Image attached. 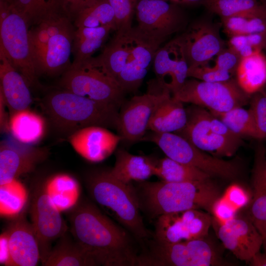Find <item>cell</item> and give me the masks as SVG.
Here are the masks:
<instances>
[{
  "label": "cell",
  "instance_id": "cell-1",
  "mask_svg": "<svg viewBox=\"0 0 266 266\" xmlns=\"http://www.w3.org/2000/svg\"><path fill=\"white\" fill-rule=\"evenodd\" d=\"M70 223L75 242L97 266H137L139 254L133 235L93 204L87 202L76 207Z\"/></svg>",
  "mask_w": 266,
  "mask_h": 266
},
{
  "label": "cell",
  "instance_id": "cell-2",
  "mask_svg": "<svg viewBox=\"0 0 266 266\" xmlns=\"http://www.w3.org/2000/svg\"><path fill=\"white\" fill-rule=\"evenodd\" d=\"M135 189L141 210L152 218L171 212L203 209L211 213L219 197L216 186L203 181L169 182L147 181L138 182Z\"/></svg>",
  "mask_w": 266,
  "mask_h": 266
},
{
  "label": "cell",
  "instance_id": "cell-3",
  "mask_svg": "<svg viewBox=\"0 0 266 266\" xmlns=\"http://www.w3.org/2000/svg\"><path fill=\"white\" fill-rule=\"evenodd\" d=\"M41 106L53 127L68 136L91 126L117 129L118 108L63 89L46 95Z\"/></svg>",
  "mask_w": 266,
  "mask_h": 266
},
{
  "label": "cell",
  "instance_id": "cell-4",
  "mask_svg": "<svg viewBox=\"0 0 266 266\" xmlns=\"http://www.w3.org/2000/svg\"><path fill=\"white\" fill-rule=\"evenodd\" d=\"M87 186L96 202L109 210L135 239L143 244L152 236L143 223L132 183L119 180L109 170L92 173L88 177Z\"/></svg>",
  "mask_w": 266,
  "mask_h": 266
},
{
  "label": "cell",
  "instance_id": "cell-5",
  "mask_svg": "<svg viewBox=\"0 0 266 266\" xmlns=\"http://www.w3.org/2000/svg\"><path fill=\"white\" fill-rule=\"evenodd\" d=\"M139 254L137 266H213L222 260L212 245L205 237L176 243L155 239Z\"/></svg>",
  "mask_w": 266,
  "mask_h": 266
},
{
  "label": "cell",
  "instance_id": "cell-6",
  "mask_svg": "<svg viewBox=\"0 0 266 266\" xmlns=\"http://www.w3.org/2000/svg\"><path fill=\"white\" fill-rule=\"evenodd\" d=\"M171 95L183 103L205 107L212 114L242 107L249 102L251 97L240 88L233 78L218 82L186 79Z\"/></svg>",
  "mask_w": 266,
  "mask_h": 266
},
{
  "label": "cell",
  "instance_id": "cell-7",
  "mask_svg": "<svg viewBox=\"0 0 266 266\" xmlns=\"http://www.w3.org/2000/svg\"><path fill=\"white\" fill-rule=\"evenodd\" d=\"M134 27L140 34L161 45L170 35L182 32L189 24L180 4L165 0H139Z\"/></svg>",
  "mask_w": 266,
  "mask_h": 266
},
{
  "label": "cell",
  "instance_id": "cell-8",
  "mask_svg": "<svg viewBox=\"0 0 266 266\" xmlns=\"http://www.w3.org/2000/svg\"><path fill=\"white\" fill-rule=\"evenodd\" d=\"M30 25L27 18L12 6L10 14L0 22V50L23 76L29 86L34 87L38 86L39 83L30 44Z\"/></svg>",
  "mask_w": 266,
  "mask_h": 266
},
{
  "label": "cell",
  "instance_id": "cell-9",
  "mask_svg": "<svg viewBox=\"0 0 266 266\" xmlns=\"http://www.w3.org/2000/svg\"><path fill=\"white\" fill-rule=\"evenodd\" d=\"M63 89L118 108L125 102V92L116 81L99 68L69 67L60 81Z\"/></svg>",
  "mask_w": 266,
  "mask_h": 266
},
{
  "label": "cell",
  "instance_id": "cell-10",
  "mask_svg": "<svg viewBox=\"0 0 266 266\" xmlns=\"http://www.w3.org/2000/svg\"><path fill=\"white\" fill-rule=\"evenodd\" d=\"M221 28V22H215L210 16H204L189 23L176 37L189 67L208 65L226 47L220 34Z\"/></svg>",
  "mask_w": 266,
  "mask_h": 266
},
{
  "label": "cell",
  "instance_id": "cell-11",
  "mask_svg": "<svg viewBox=\"0 0 266 266\" xmlns=\"http://www.w3.org/2000/svg\"><path fill=\"white\" fill-rule=\"evenodd\" d=\"M156 219L153 237L166 243L205 237L212 223L209 213L197 209L164 214Z\"/></svg>",
  "mask_w": 266,
  "mask_h": 266
},
{
  "label": "cell",
  "instance_id": "cell-12",
  "mask_svg": "<svg viewBox=\"0 0 266 266\" xmlns=\"http://www.w3.org/2000/svg\"><path fill=\"white\" fill-rule=\"evenodd\" d=\"M186 111L185 126L174 133L199 149L218 157H231L236 152L241 145V138H230L213 132L209 126L210 112L195 105L186 109Z\"/></svg>",
  "mask_w": 266,
  "mask_h": 266
},
{
  "label": "cell",
  "instance_id": "cell-13",
  "mask_svg": "<svg viewBox=\"0 0 266 266\" xmlns=\"http://www.w3.org/2000/svg\"><path fill=\"white\" fill-rule=\"evenodd\" d=\"M169 94L167 90L149 92L124 102L119 112L117 129L122 139L129 142L142 140L155 109Z\"/></svg>",
  "mask_w": 266,
  "mask_h": 266
},
{
  "label": "cell",
  "instance_id": "cell-14",
  "mask_svg": "<svg viewBox=\"0 0 266 266\" xmlns=\"http://www.w3.org/2000/svg\"><path fill=\"white\" fill-rule=\"evenodd\" d=\"M166 153L167 157L196 167L211 177L233 179L239 172V168L235 162L210 155L178 134L173 135L168 139Z\"/></svg>",
  "mask_w": 266,
  "mask_h": 266
},
{
  "label": "cell",
  "instance_id": "cell-15",
  "mask_svg": "<svg viewBox=\"0 0 266 266\" xmlns=\"http://www.w3.org/2000/svg\"><path fill=\"white\" fill-rule=\"evenodd\" d=\"M31 218L42 263L52 250L53 241L65 235L67 227L45 189L38 192L33 200Z\"/></svg>",
  "mask_w": 266,
  "mask_h": 266
},
{
  "label": "cell",
  "instance_id": "cell-16",
  "mask_svg": "<svg viewBox=\"0 0 266 266\" xmlns=\"http://www.w3.org/2000/svg\"><path fill=\"white\" fill-rule=\"evenodd\" d=\"M212 225L225 248L239 260L247 262L260 251L263 236L247 217H235L224 224L212 219Z\"/></svg>",
  "mask_w": 266,
  "mask_h": 266
},
{
  "label": "cell",
  "instance_id": "cell-17",
  "mask_svg": "<svg viewBox=\"0 0 266 266\" xmlns=\"http://www.w3.org/2000/svg\"><path fill=\"white\" fill-rule=\"evenodd\" d=\"M45 148L22 143L14 138L0 143V185L33 171L48 155Z\"/></svg>",
  "mask_w": 266,
  "mask_h": 266
},
{
  "label": "cell",
  "instance_id": "cell-18",
  "mask_svg": "<svg viewBox=\"0 0 266 266\" xmlns=\"http://www.w3.org/2000/svg\"><path fill=\"white\" fill-rule=\"evenodd\" d=\"M153 62L157 84L171 94L179 89L188 77L189 65L176 37L157 50Z\"/></svg>",
  "mask_w": 266,
  "mask_h": 266
},
{
  "label": "cell",
  "instance_id": "cell-19",
  "mask_svg": "<svg viewBox=\"0 0 266 266\" xmlns=\"http://www.w3.org/2000/svg\"><path fill=\"white\" fill-rule=\"evenodd\" d=\"M132 31L134 44L127 63L116 79L125 93L135 92L138 89L161 45L139 34L134 27Z\"/></svg>",
  "mask_w": 266,
  "mask_h": 266
},
{
  "label": "cell",
  "instance_id": "cell-20",
  "mask_svg": "<svg viewBox=\"0 0 266 266\" xmlns=\"http://www.w3.org/2000/svg\"><path fill=\"white\" fill-rule=\"evenodd\" d=\"M121 140L120 135L99 126L79 129L68 136V141L74 150L92 162H101L108 158Z\"/></svg>",
  "mask_w": 266,
  "mask_h": 266
},
{
  "label": "cell",
  "instance_id": "cell-21",
  "mask_svg": "<svg viewBox=\"0 0 266 266\" xmlns=\"http://www.w3.org/2000/svg\"><path fill=\"white\" fill-rule=\"evenodd\" d=\"M10 266H35L40 259L39 247L32 224L20 218L6 232Z\"/></svg>",
  "mask_w": 266,
  "mask_h": 266
},
{
  "label": "cell",
  "instance_id": "cell-22",
  "mask_svg": "<svg viewBox=\"0 0 266 266\" xmlns=\"http://www.w3.org/2000/svg\"><path fill=\"white\" fill-rule=\"evenodd\" d=\"M134 42L132 29L127 32H116L101 54L91 57L82 66L99 68L116 81L127 63Z\"/></svg>",
  "mask_w": 266,
  "mask_h": 266
},
{
  "label": "cell",
  "instance_id": "cell-23",
  "mask_svg": "<svg viewBox=\"0 0 266 266\" xmlns=\"http://www.w3.org/2000/svg\"><path fill=\"white\" fill-rule=\"evenodd\" d=\"M0 61V93L3 96L9 115L29 108L33 100L25 79L1 50Z\"/></svg>",
  "mask_w": 266,
  "mask_h": 266
},
{
  "label": "cell",
  "instance_id": "cell-24",
  "mask_svg": "<svg viewBox=\"0 0 266 266\" xmlns=\"http://www.w3.org/2000/svg\"><path fill=\"white\" fill-rule=\"evenodd\" d=\"M266 150L262 143L256 147L252 171V197L247 217L263 236L266 235Z\"/></svg>",
  "mask_w": 266,
  "mask_h": 266
},
{
  "label": "cell",
  "instance_id": "cell-25",
  "mask_svg": "<svg viewBox=\"0 0 266 266\" xmlns=\"http://www.w3.org/2000/svg\"><path fill=\"white\" fill-rule=\"evenodd\" d=\"M74 32L72 27L50 37L42 57L35 66L38 76L63 74L69 68Z\"/></svg>",
  "mask_w": 266,
  "mask_h": 266
},
{
  "label": "cell",
  "instance_id": "cell-26",
  "mask_svg": "<svg viewBox=\"0 0 266 266\" xmlns=\"http://www.w3.org/2000/svg\"><path fill=\"white\" fill-rule=\"evenodd\" d=\"M115 158L114 166L110 172L125 183L145 181L155 175L157 161L148 157L135 155L125 150L118 149Z\"/></svg>",
  "mask_w": 266,
  "mask_h": 266
},
{
  "label": "cell",
  "instance_id": "cell-27",
  "mask_svg": "<svg viewBox=\"0 0 266 266\" xmlns=\"http://www.w3.org/2000/svg\"><path fill=\"white\" fill-rule=\"evenodd\" d=\"M187 120V111L183 102L169 94L155 109L148 130L159 133H176L184 127Z\"/></svg>",
  "mask_w": 266,
  "mask_h": 266
},
{
  "label": "cell",
  "instance_id": "cell-28",
  "mask_svg": "<svg viewBox=\"0 0 266 266\" xmlns=\"http://www.w3.org/2000/svg\"><path fill=\"white\" fill-rule=\"evenodd\" d=\"M235 75L239 86L250 96L264 89L266 86V56L262 50L242 58Z\"/></svg>",
  "mask_w": 266,
  "mask_h": 266
},
{
  "label": "cell",
  "instance_id": "cell-29",
  "mask_svg": "<svg viewBox=\"0 0 266 266\" xmlns=\"http://www.w3.org/2000/svg\"><path fill=\"white\" fill-rule=\"evenodd\" d=\"M113 30L109 27H80L74 31V60L69 67H81L103 44Z\"/></svg>",
  "mask_w": 266,
  "mask_h": 266
},
{
  "label": "cell",
  "instance_id": "cell-30",
  "mask_svg": "<svg viewBox=\"0 0 266 266\" xmlns=\"http://www.w3.org/2000/svg\"><path fill=\"white\" fill-rule=\"evenodd\" d=\"M9 133L17 140L32 145L39 141L46 130L44 119L29 108L9 115Z\"/></svg>",
  "mask_w": 266,
  "mask_h": 266
},
{
  "label": "cell",
  "instance_id": "cell-31",
  "mask_svg": "<svg viewBox=\"0 0 266 266\" xmlns=\"http://www.w3.org/2000/svg\"><path fill=\"white\" fill-rule=\"evenodd\" d=\"M203 5L220 18L241 15L266 18V4L261 0H206Z\"/></svg>",
  "mask_w": 266,
  "mask_h": 266
},
{
  "label": "cell",
  "instance_id": "cell-32",
  "mask_svg": "<svg viewBox=\"0 0 266 266\" xmlns=\"http://www.w3.org/2000/svg\"><path fill=\"white\" fill-rule=\"evenodd\" d=\"M45 190L60 211L72 208L76 203L79 196L77 181L64 173L51 177L46 183Z\"/></svg>",
  "mask_w": 266,
  "mask_h": 266
},
{
  "label": "cell",
  "instance_id": "cell-33",
  "mask_svg": "<svg viewBox=\"0 0 266 266\" xmlns=\"http://www.w3.org/2000/svg\"><path fill=\"white\" fill-rule=\"evenodd\" d=\"M45 266H94V261L75 241L64 238L52 248Z\"/></svg>",
  "mask_w": 266,
  "mask_h": 266
},
{
  "label": "cell",
  "instance_id": "cell-34",
  "mask_svg": "<svg viewBox=\"0 0 266 266\" xmlns=\"http://www.w3.org/2000/svg\"><path fill=\"white\" fill-rule=\"evenodd\" d=\"M74 16L77 28L108 26L116 31L114 12L108 0H93Z\"/></svg>",
  "mask_w": 266,
  "mask_h": 266
},
{
  "label": "cell",
  "instance_id": "cell-35",
  "mask_svg": "<svg viewBox=\"0 0 266 266\" xmlns=\"http://www.w3.org/2000/svg\"><path fill=\"white\" fill-rule=\"evenodd\" d=\"M155 175L169 182L203 181L211 177L196 167L167 157L157 161Z\"/></svg>",
  "mask_w": 266,
  "mask_h": 266
},
{
  "label": "cell",
  "instance_id": "cell-36",
  "mask_svg": "<svg viewBox=\"0 0 266 266\" xmlns=\"http://www.w3.org/2000/svg\"><path fill=\"white\" fill-rule=\"evenodd\" d=\"M212 114L222 121L237 136L259 140L253 117L249 109L236 107L224 112Z\"/></svg>",
  "mask_w": 266,
  "mask_h": 266
},
{
  "label": "cell",
  "instance_id": "cell-37",
  "mask_svg": "<svg viewBox=\"0 0 266 266\" xmlns=\"http://www.w3.org/2000/svg\"><path fill=\"white\" fill-rule=\"evenodd\" d=\"M24 186L16 179L0 185V213L1 216L13 217L20 213L27 201Z\"/></svg>",
  "mask_w": 266,
  "mask_h": 266
},
{
  "label": "cell",
  "instance_id": "cell-38",
  "mask_svg": "<svg viewBox=\"0 0 266 266\" xmlns=\"http://www.w3.org/2000/svg\"><path fill=\"white\" fill-rule=\"evenodd\" d=\"M224 32L229 37L255 33L266 34V18L241 15L221 18Z\"/></svg>",
  "mask_w": 266,
  "mask_h": 266
},
{
  "label": "cell",
  "instance_id": "cell-39",
  "mask_svg": "<svg viewBox=\"0 0 266 266\" xmlns=\"http://www.w3.org/2000/svg\"><path fill=\"white\" fill-rule=\"evenodd\" d=\"M64 13L62 0H31L29 21L30 25H36Z\"/></svg>",
  "mask_w": 266,
  "mask_h": 266
},
{
  "label": "cell",
  "instance_id": "cell-40",
  "mask_svg": "<svg viewBox=\"0 0 266 266\" xmlns=\"http://www.w3.org/2000/svg\"><path fill=\"white\" fill-rule=\"evenodd\" d=\"M266 34L255 33L229 37L228 46L243 58L264 49Z\"/></svg>",
  "mask_w": 266,
  "mask_h": 266
},
{
  "label": "cell",
  "instance_id": "cell-41",
  "mask_svg": "<svg viewBox=\"0 0 266 266\" xmlns=\"http://www.w3.org/2000/svg\"><path fill=\"white\" fill-rule=\"evenodd\" d=\"M115 14L116 32H127L132 28L138 0H108Z\"/></svg>",
  "mask_w": 266,
  "mask_h": 266
},
{
  "label": "cell",
  "instance_id": "cell-42",
  "mask_svg": "<svg viewBox=\"0 0 266 266\" xmlns=\"http://www.w3.org/2000/svg\"><path fill=\"white\" fill-rule=\"evenodd\" d=\"M249 104L259 140L266 139V93L264 89L251 96Z\"/></svg>",
  "mask_w": 266,
  "mask_h": 266
},
{
  "label": "cell",
  "instance_id": "cell-43",
  "mask_svg": "<svg viewBox=\"0 0 266 266\" xmlns=\"http://www.w3.org/2000/svg\"><path fill=\"white\" fill-rule=\"evenodd\" d=\"M29 38L35 68V66L42 57L50 38L45 21L36 24L34 28L29 30Z\"/></svg>",
  "mask_w": 266,
  "mask_h": 266
},
{
  "label": "cell",
  "instance_id": "cell-44",
  "mask_svg": "<svg viewBox=\"0 0 266 266\" xmlns=\"http://www.w3.org/2000/svg\"><path fill=\"white\" fill-rule=\"evenodd\" d=\"M233 73L206 65L189 67L188 77L207 82H223L233 78Z\"/></svg>",
  "mask_w": 266,
  "mask_h": 266
},
{
  "label": "cell",
  "instance_id": "cell-45",
  "mask_svg": "<svg viewBox=\"0 0 266 266\" xmlns=\"http://www.w3.org/2000/svg\"><path fill=\"white\" fill-rule=\"evenodd\" d=\"M215 58L214 66L235 75L236 70L241 59L235 51L229 47H225Z\"/></svg>",
  "mask_w": 266,
  "mask_h": 266
},
{
  "label": "cell",
  "instance_id": "cell-46",
  "mask_svg": "<svg viewBox=\"0 0 266 266\" xmlns=\"http://www.w3.org/2000/svg\"><path fill=\"white\" fill-rule=\"evenodd\" d=\"M237 210L223 196L219 197L211 208L213 219L220 224H224L236 217Z\"/></svg>",
  "mask_w": 266,
  "mask_h": 266
},
{
  "label": "cell",
  "instance_id": "cell-47",
  "mask_svg": "<svg viewBox=\"0 0 266 266\" xmlns=\"http://www.w3.org/2000/svg\"><path fill=\"white\" fill-rule=\"evenodd\" d=\"M223 197L237 210L247 205L251 199L247 192L237 184L230 186Z\"/></svg>",
  "mask_w": 266,
  "mask_h": 266
},
{
  "label": "cell",
  "instance_id": "cell-48",
  "mask_svg": "<svg viewBox=\"0 0 266 266\" xmlns=\"http://www.w3.org/2000/svg\"><path fill=\"white\" fill-rule=\"evenodd\" d=\"M93 0H62L64 11L70 17L75 15L80 9Z\"/></svg>",
  "mask_w": 266,
  "mask_h": 266
},
{
  "label": "cell",
  "instance_id": "cell-49",
  "mask_svg": "<svg viewBox=\"0 0 266 266\" xmlns=\"http://www.w3.org/2000/svg\"><path fill=\"white\" fill-rule=\"evenodd\" d=\"M6 104L5 102L3 96L0 93V128L2 133H9V114H7L6 108Z\"/></svg>",
  "mask_w": 266,
  "mask_h": 266
},
{
  "label": "cell",
  "instance_id": "cell-50",
  "mask_svg": "<svg viewBox=\"0 0 266 266\" xmlns=\"http://www.w3.org/2000/svg\"><path fill=\"white\" fill-rule=\"evenodd\" d=\"M9 261V250L8 236L6 232L2 233L0 237V263L8 266Z\"/></svg>",
  "mask_w": 266,
  "mask_h": 266
},
{
  "label": "cell",
  "instance_id": "cell-51",
  "mask_svg": "<svg viewBox=\"0 0 266 266\" xmlns=\"http://www.w3.org/2000/svg\"><path fill=\"white\" fill-rule=\"evenodd\" d=\"M252 266H266V254L260 252V251L254 255L247 262Z\"/></svg>",
  "mask_w": 266,
  "mask_h": 266
},
{
  "label": "cell",
  "instance_id": "cell-52",
  "mask_svg": "<svg viewBox=\"0 0 266 266\" xmlns=\"http://www.w3.org/2000/svg\"><path fill=\"white\" fill-rule=\"evenodd\" d=\"M206 0H184V4L190 5H197L201 4L203 5V3Z\"/></svg>",
  "mask_w": 266,
  "mask_h": 266
},
{
  "label": "cell",
  "instance_id": "cell-53",
  "mask_svg": "<svg viewBox=\"0 0 266 266\" xmlns=\"http://www.w3.org/2000/svg\"><path fill=\"white\" fill-rule=\"evenodd\" d=\"M169 1L178 4H184V0H169Z\"/></svg>",
  "mask_w": 266,
  "mask_h": 266
},
{
  "label": "cell",
  "instance_id": "cell-54",
  "mask_svg": "<svg viewBox=\"0 0 266 266\" xmlns=\"http://www.w3.org/2000/svg\"><path fill=\"white\" fill-rule=\"evenodd\" d=\"M262 246L264 247L266 254V235L263 236Z\"/></svg>",
  "mask_w": 266,
  "mask_h": 266
},
{
  "label": "cell",
  "instance_id": "cell-55",
  "mask_svg": "<svg viewBox=\"0 0 266 266\" xmlns=\"http://www.w3.org/2000/svg\"><path fill=\"white\" fill-rule=\"evenodd\" d=\"M264 49H266V36L265 44Z\"/></svg>",
  "mask_w": 266,
  "mask_h": 266
},
{
  "label": "cell",
  "instance_id": "cell-56",
  "mask_svg": "<svg viewBox=\"0 0 266 266\" xmlns=\"http://www.w3.org/2000/svg\"><path fill=\"white\" fill-rule=\"evenodd\" d=\"M6 0L9 3H11L13 0Z\"/></svg>",
  "mask_w": 266,
  "mask_h": 266
},
{
  "label": "cell",
  "instance_id": "cell-57",
  "mask_svg": "<svg viewBox=\"0 0 266 266\" xmlns=\"http://www.w3.org/2000/svg\"><path fill=\"white\" fill-rule=\"evenodd\" d=\"M261 0L264 3L266 4V0Z\"/></svg>",
  "mask_w": 266,
  "mask_h": 266
},
{
  "label": "cell",
  "instance_id": "cell-58",
  "mask_svg": "<svg viewBox=\"0 0 266 266\" xmlns=\"http://www.w3.org/2000/svg\"><path fill=\"white\" fill-rule=\"evenodd\" d=\"M264 90H265V91L266 93V86L264 88Z\"/></svg>",
  "mask_w": 266,
  "mask_h": 266
},
{
  "label": "cell",
  "instance_id": "cell-59",
  "mask_svg": "<svg viewBox=\"0 0 266 266\" xmlns=\"http://www.w3.org/2000/svg\"><path fill=\"white\" fill-rule=\"evenodd\" d=\"M168 0L169 1V0Z\"/></svg>",
  "mask_w": 266,
  "mask_h": 266
},
{
  "label": "cell",
  "instance_id": "cell-60",
  "mask_svg": "<svg viewBox=\"0 0 266 266\" xmlns=\"http://www.w3.org/2000/svg\"></svg>",
  "mask_w": 266,
  "mask_h": 266
}]
</instances>
